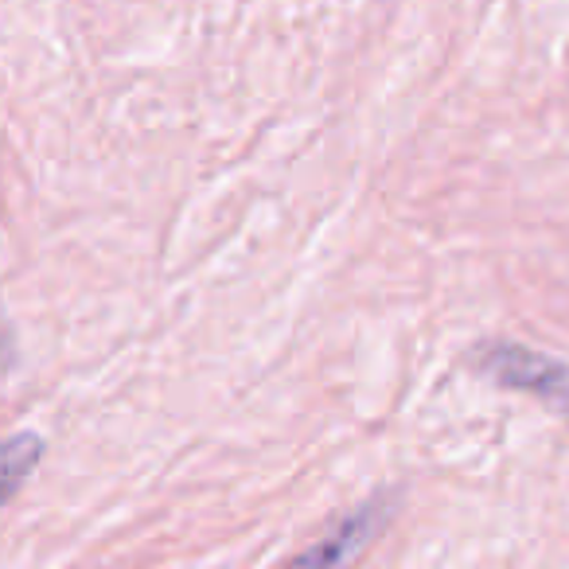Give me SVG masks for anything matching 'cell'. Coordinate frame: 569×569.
I'll use <instances>...</instances> for the list:
<instances>
[{"label": "cell", "instance_id": "cell-3", "mask_svg": "<svg viewBox=\"0 0 569 569\" xmlns=\"http://www.w3.org/2000/svg\"><path fill=\"white\" fill-rule=\"evenodd\" d=\"M40 452H43V445L36 433H17L12 441H4V491H9V496H17L20 480L36 468Z\"/></svg>", "mask_w": 569, "mask_h": 569}, {"label": "cell", "instance_id": "cell-2", "mask_svg": "<svg viewBox=\"0 0 569 569\" xmlns=\"http://www.w3.org/2000/svg\"><path fill=\"white\" fill-rule=\"evenodd\" d=\"M382 519H387V503L382 499H367L359 511H351L332 535H325L317 546H309L305 553H297L284 569H348L356 561V553L379 535Z\"/></svg>", "mask_w": 569, "mask_h": 569}, {"label": "cell", "instance_id": "cell-1", "mask_svg": "<svg viewBox=\"0 0 569 569\" xmlns=\"http://www.w3.org/2000/svg\"><path fill=\"white\" fill-rule=\"evenodd\" d=\"M472 363L480 367L491 382H499V387L542 398V402H550L553 410L569 418V367H561L558 359L542 356V351H535V348L496 340V343H480Z\"/></svg>", "mask_w": 569, "mask_h": 569}]
</instances>
